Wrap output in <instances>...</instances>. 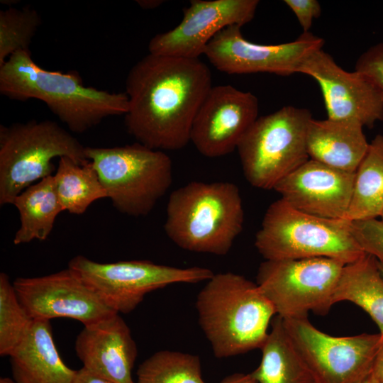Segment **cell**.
Returning <instances> with one entry per match:
<instances>
[{"mask_svg":"<svg viewBox=\"0 0 383 383\" xmlns=\"http://www.w3.org/2000/svg\"><path fill=\"white\" fill-rule=\"evenodd\" d=\"M211 87L210 70L199 58L149 53L126 77L128 133L151 149L183 148L190 142L194 118Z\"/></svg>","mask_w":383,"mask_h":383,"instance_id":"cell-1","label":"cell"},{"mask_svg":"<svg viewBox=\"0 0 383 383\" xmlns=\"http://www.w3.org/2000/svg\"><path fill=\"white\" fill-rule=\"evenodd\" d=\"M0 93L11 100L43 101L71 131L77 133L107 117L125 115L129 107L126 92L85 86L76 71L45 70L34 62L30 51L26 50L16 52L0 66Z\"/></svg>","mask_w":383,"mask_h":383,"instance_id":"cell-2","label":"cell"},{"mask_svg":"<svg viewBox=\"0 0 383 383\" xmlns=\"http://www.w3.org/2000/svg\"><path fill=\"white\" fill-rule=\"evenodd\" d=\"M199 325L218 358L260 349L276 314L257 283L228 272L214 274L199 292Z\"/></svg>","mask_w":383,"mask_h":383,"instance_id":"cell-3","label":"cell"},{"mask_svg":"<svg viewBox=\"0 0 383 383\" xmlns=\"http://www.w3.org/2000/svg\"><path fill=\"white\" fill-rule=\"evenodd\" d=\"M243 223V201L236 184L193 181L170 194L164 229L183 250L225 255Z\"/></svg>","mask_w":383,"mask_h":383,"instance_id":"cell-4","label":"cell"},{"mask_svg":"<svg viewBox=\"0 0 383 383\" xmlns=\"http://www.w3.org/2000/svg\"><path fill=\"white\" fill-rule=\"evenodd\" d=\"M350 223L302 212L280 198L267 208L255 245L265 260L327 257L346 265L365 253Z\"/></svg>","mask_w":383,"mask_h":383,"instance_id":"cell-5","label":"cell"},{"mask_svg":"<svg viewBox=\"0 0 383 383\" xmlns=\"http://www.w3.org/2000/svg\"><path fill=\"white\" fill-rule=\"evenodd\" d=\"M84 147L50 120L0 126V204H12L28 187L53 175L52 160L67 157L84 165Z\"/></svg>","mask_w":383,"mask_h":383,"instance_id":"cell-6","label":"cell"},{"mask_svg":"<svg viewBox=\"0 0 383 383\" xmlns=\"http://www.w3.org/2000/svg\"><path fill=\"white\" fill-rule=\"evenodd\" d=\"M109 198L121 213L145 216L172 182L170 157L139 143L112 148L86 147Z\"/></svg>","mask_w":383,"mask_h":383,"instance_id":"cell-7","label":"cell"},{"mask_svg":"<svg viewBox=\"0 0 383 383\" xmlns=\"http://www.w3.org/2000/svg\"><path fill=\"white\" fill-rule=\"evenodd\" d=\"M309 109L285 106L258 117L237 150L246 180L254 187L274 189L309 159L306 146Z\"/></svg>","mask_w":383,"mask_h":383,"instance_id":"cell-8","label":"cell"},{"mask_svg":"<svg viewBox=\"0 0 383 383\" xmlns=\"http://www.w3.org/2000/svg\"><path fill=\"white\" fill-rule=\"evenodd\" d=\"M345 264L327 257L265 260L257 284L283 319L325 315Z\"/></svg>","mask_w":383,"mask_h":383,"instance_id":"cell-9","label":"cell"},{"mask_svg":"<svg viewBox=\"0 0 383 383\" xmlns=\"http://www.w3.org/2000/svg\"><path fill=\"white\" fill-rule=\"evenodd\" d=\"M68 267L118 313L133 311L149 292L173 284L207 281L214 274L201 267L180 268L144 260L101 263L80 255L70 260Z\"/></svg>","mask_w":383,"mask_h":383,"instance_id":"cell-10","label":"cell"},{"mask_svg":"<svg viewBox=\"0 0 383 383\" xmlns=\"http://www.w3.org/2000/svg\"><path fill=\"white\" fill-rule=\"evenodd\" d=\"M282 321L316 383H362L372 374L379 333L336 337L318 330L308 317Z\"/></svg>","mask_w":383,"mask_h":383,"instance_id":"cell-11","label":"cell"},{"mask_svg":"<svg viewBox=\"0 0 383 383\" xmlns=\"http://www.w3.org/2000/svg\"><path fill=\"white\" fill-rule=\"evenodd\" d=\"M323 45L324 40L310 31L303 32L289 43L257 44L244 38L241 26L233 25L210 41L204 55L218 70L229 74L268 72L289 76L296 73L304 60Z\"/></svg>","mask_w":383,"mask_h":383,"instance_id":"cell-12","label":"cell"},{"mask_svg":"<svg viewBox=\"0 0 383 383\" xmlns=\"http://www.w3.org/2000/svg\"><path fill=\"white\" fill-rule=\"evenodd\" d=\"M18 298L34 320L72 318L91 325L116 313L72 269L13 282Z\"/></svg>","mask_w":383,"mask_h":383,"instance_id":"cell-13","label":"cell"},{"mask_svg":"<svg viewBox=\"0 0 383 383\" xmlns=\"http://www.w3.org/2000/svg\"><path fill=\"white\" fill-rule=\"evenodd\" d=\"M296 73L318 82L328 118L351 120L370 128L383 121V96L376 85L362 72L343 70L323 48L304 60Z\"/></svg>","mask_w":383,"mask_h":383,"instance_id":"cell-14","label":"cell"},{"mask_svg":"<svg viewBox=\"0 0 383 383\" xmlns=\"http://www.w3.org/2000/svg\"><path fill=\"white\" fill-rule=\"evenodd\" d=\"M258 111L252 93L231 85L212 86L194 118L190 142L205 157L226 155L237 149Z\"/></svg>","mask_w":383,"mask_h":383,"instance_id":"cell-15","label":"cell"},{"mask_svg":"<svg viewBox=\"0 0 383 383\" xmlns=\"http://www.w3.org/2000/svg\"><path fill=\"white\" fill-rule=\"evenodd\" d=\"M258 4V0H192L175 28L152 38L149 53L197 59L223 29L251 21Z\"/></svg>","mask_w":383,"mask_h":383,"instance_id":"cell-16","label":"cell"},{"mask_svg":"<svg viewBox=\"0 0 383 383\" xmlns=\"http://www.w3.org/2000/svg\"><path fill=\"white\" fill-rule=\"evenodd\" d=\"M355 173L309 159L281 179L274 190L302 212L327 218H344L353 194Z\"/></svg>","mask_w":383,"mask_h":383,"instance_id":"cell-17","label":"cell"},{"mask_svg":"<svg viewBox=\"0 0 383 383\" xmlns=\"http://www.w3.org/2000/svg\"><path fill=\"white\" fill-rule=\"evenodd\" d=\"M74 348L82 367L90 372L114 383H135L132 369L137 347L129 327L118 313L84 326Z\"/></svg>","mask_w":383,"mask_h":383,"instance_id":"cell-18","label":"cell"},{"mask_svg":"<svg viewBox=\"0 0 383 383\" xmlns=\"http://www.w3.org/2000/svg\"><path fill=\"white\" fill-rule=\"evenodd\" d=\"M363 128L358 122L351 120L312 118L306 134L309 159L355 173L370 144Z\"/></svg>","mask_w":383,"mask_h":383,"instance_id":"cell-19","label":"cell"},{"mask_svg":"<svg viewBox=\"0 0 383 383\" xmlns=\"http://www.w3.org/2000/svg\"><path fill=\"white\" fill-rule=\"evenodd\" d=\"M50 321L34 320L26 338L10 356L17 383H72L77 371L62 361Z\"/></svg>","mask_w":383,"mask_h":383,"instance_id":"cell-20","label":"cell"},{"mask_svg":"<svg viewBox=\"0 0 383 383\" xmlns=\"http://www.w3.org/2000/svg\"><path fill=\"white\" fill-rule=\"evenodd\" d=\"M272 330L260 348L262 359L251 372L257 383H316L306 362L276 315Z\"/></svg>","mask_w":383,"mask_h":383,"instance_id":"cell-21","label":"cell"},{"mask_svg":"<svg viewBox=\"0 0 383 383\" xmlns=\"http://www.w3.org/2000/svg\"><path fill=\"white\" fill-rule=\"evenodd\" d=\"M333 304L350 301L360 307L373 320L383 335V276L378 261L365 253L344 265L333 296Z\"/></svg>","mask_w":383,"mask_h":383,"instance_id":"cell-22","label":"cell"},{"mask_svg":"<svg viewBox=\"0 0 383 383\" xmlns=\"http://www.w3.org/2000/svg\"><path fill=\"white\" fill-rule=\"evenodd\" d=\"M18 210L20 226L13 238L14 245L34 240H46L57 216L63 211L59 201L53 175L32 184L20 193L12 204Z\"/></svg>","mask_w":383,"mask_h":383,"instance_id":"cell-23","label":"cell"},{"mask_svg":"<svg viewBox=\"0 0 383 383\" xmlns=\"http://www.w3.org/2000/svg\"><path fill=\"white\" fill-rule=\"evenodd\" d=\"M383 208V135H377L355 172L349 221L379 218Z\"/></svg>","mask_w":383,"mask_h":383,"instance_id":"cell-24","label":"cell"},{"mask_svg":"<svg viewBox=\"0 0 383 383\" xmlns=\"http://www.w3.org/2000/svg\"><path fill=\"white\" fill-rule=\"evenodd\" d=\"M53 179L62 210L72 214H83L92 203L107 198L90 161L81 165L67 157H60Z\"/></svg>","mask_w":383,"mask_h":383,"instance_id":"cell-25","label":"cell"},{"mask_svg":"<svg viewBox=\"0 0 383 383\" xmlns=\"http://www.w3.org/2000/svg\"><path fill=\"white\" fill-rule=\"evenodd\" d=\"M135 383H205L197 355L173 350L155 353L138 367Z\"/></svg>","mask_w":383,"mask_h":383,"instance_id":"cell-26","label":"cell"},{"mask_svg":"<svg viewBox=\"0 0 383 383\" xmlns=\"http://www.w3.org/2000/svg\"><path fill=\"white\" fill-rule=\"evenodd\" d=\"M34 319L21 304L9 276L0 274V355L11 356L28 334Z\"/></svg>","mask_w":383,"mask_h":383,"instance_id":"cell-27","label":"cell"},{"mask_svg":"<svg viewBox=\"0 0 383 383\" xmlns=\"http://www.w3.org/2000/svg\"><path fill=\"white\" fill-rule=\"evenodd\" d=\"M41 23L37 11L30 7H9L0 11V66L19 50L29 47Z\"/></svg>","mask_w":383,"mask_h":383,"instance_id":"cell-28","label":"cell"},{"mask_svg":"<svg viewBox=\"0 0 383 383\" xmlns=\"http://www.w3.org/2000/svg\"><path fill=\"white\" fill-rule=\"evenodd\" d=\"M350 222L352 233L362 250L383 263V222L379 218Z\"/></svg>","mask_w":383,"mask_h":383,"instance_id":"cell-29","label":"cell"},{"mask_svg":"<svg viewBox=\"0 0 383 383\" xmlns=\"http://www.w3.org/2000/svg\"><path fill=\"white\" fill-rule=\"evenodd\" d=\"M355 70L368 77L383 96V43L370 47L356 61Z\"/></svg>","mask_w":383,"mask_h":383,"instance_id":"cell-30","label":"cell"},{"mask_svg":"<svg viewBox=\"0 0 383 383\" xmlns=\"http://www.w3.org/2000/svg\"><path fill=\"white\" fill-rule=\"evenodd\" d=\"M284 2L296 16L303 32H309L313 19L321 14V6L316 0H284Z\"/></svg>","mask_w":383,"mask_h":383,"instance_id":"cell-31","label":"cell"},{"mask_svg":"<svg viewBox=\"0 0 383 383\" xmlns=\"http://www.w3.org/2000/svg\"><path fill=\"white\" fill-rule=\"evenodd\" d=\"M72 383H114L110 380L97 376L84 367L77 371Z\"/></svg>","mask_w":383,"mask_h":383,"instance_id":"cell-32","label":"cell"},{"mask_svg":"<svg viewBox=\"0 0 383 383\" xmlns=\"http://www.w3.org/2000/svg\"><path fill=\"white\" fill-rule=\"evenodd\" d=\"M372 376L376 381L383 383V335L374 362Z\"/></svg>","mask_w":383,"mask_h":383,"instance_id":"cell-33","label":"cell"},{"mask_svg":"<svg viewBox=\"0 0 383 383\" xmlns=\"http://www.w3.org/2000/svg\"><path fill=\"white\" fill-rule=\"evenodd\" d=\"M220 383H257L252 373H235L226 377Z\"/></svg>","mask_w":383,"mask_h":383,"instance_id":"cell-34","label":"cell"},{"mask_svg":"<svg viewBox=\"0 0 383 383\" xmlns=\"http://www.w3.org/2000/svg\"><path fill=\"white\" fill-rule=\"evenodd\" d=\"M138 4L143 9H154L162 4V1L149 0V1H138Z\"/></svg>","mask_w":383,"mask_h":383,"instance_id":"cell-35","label":"cell"},{"mask_svg":"<svg viewBox=\"0 0 383 383\" xmlns=\"http://www.w3.org/2000/svg\"><path fill=\"white\" fill-rule=\"evenodd\" d=\"M0 383H17L13 378L1 377Z\"/></svg>","mask_w":383,"mask_h":383,"instance_id":"cell-36","label":"cell"},{"mask_svg":"<svg viewBox=\"0 0 383 383\" xmlns=\"http://www.w3.org/2000/svg\"><path fill=\"white\" fill-rule=\"evenodd\" d=\"M375 382H376V380L371 374L370 377H369L366 380H365L362 383H375Z\"/></svg>","mask_w":383,"mask_h":383,"instance_id":"cell-37","label":"cell"},{"mask_svg":"<svg viewBox=\"0 0 383 383\" xmlns=\"http://www.w3.org/2000/svg\"><path fill=\"white\" fill-rule=\"evenodd\" d=\"M378 261V260H377ZM378 264H379V270L382 272V274L383 276V263L380 262L378 261Z\"/></svg>","mask_w":383,"mask_h":383,"instance_id":"cell-38","label":"cell"},{"mask_svg":"<svg viewBox=\"0 0 383 383\" xmlns=\"http://www.w3.org/2000/svg\"><path fill=\"white\" fill-rule=\"evenodd\" d=\"M379 218L383 222V208Z\"/></svg>","mask_w":383,"mask_h":383,"instance_id":"cell-39","label":"cell"},{"mask_svg":"<svg viewBox=\"0 0 383 383\" xmlns=\"http://www.w3.org/2000/svg\"><path fill=\"white\" fill-rule=\"evenodd\" d=\"M375 383H380V382H379L376 381V382H375Z\"/></svg>","mask_w":383,"mask_h":383,"instance_id":"cell-40","label":"cell"}]
</instances>
